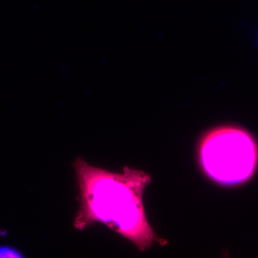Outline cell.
Returning <instances> with one entry per match:
<instances>
[{
    "label": "cell",
    "instance_id": "cell-1",
    "mask_svg": "<svg viewBox=\"0 0 258 258\" xmlns=\"http://www.w3.org/2000/svg\"><path fill=\"white\" fill-rule=\"evenodd\" d=\"M75 165L82 201L75 227L83 230L92 221H101L141 250L153 244L156 238L147 221L142 202L143 189L150 181L148 176L128 169L123 174H114L80 159Z\"/></svg>",
    "mask_w": 258,
    "mask_h": 258
},
{
    "label": "cell",
    "instance_id": "cell-2",
    "mask_svg": "<svg viewBox=\"0 0 258 258\" xmlns=\"http://www.w3.org/2000/svg\"><path fill=\"white\" fill-rule=\"evenodd\" d=\"M199 161L211 179L225 186L239 184L253 177L257 146L247 130L224 126L209 131L201 140Z\"/></svg>",
    "mask_w": 258,
    "mask_h": 258
},
{
    "label": "cell",
    "instance_id": "cell-3",
    "mask_svg": "<svg viewBox=\"0 0 258 258\" xmlns=\"http://www.w3.org/2000/svg\"><path fill=\"white\" fill-rule=\"evenodd\" d=\"M20 253L9 248H0V257H21Z\"/></svg>",
    "mask_w": 258,
    "mask_h": 258
}]
</instances>
